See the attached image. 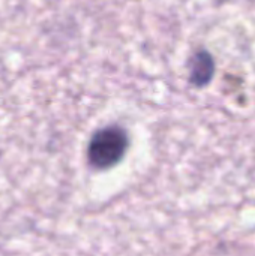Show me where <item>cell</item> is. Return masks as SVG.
Returning a JSON list of instances; mask_svg holds the SVG:
<instances>
[{
    "label": "cell",
    "mask_w": 255,
    "mask_h": 256,
    "mask_svg": "<svg viewBox=\"0 0 255 256\" xmlns=\"http://www.w3.org/2000/svg\"><path fill=\"white\" fill-rule=\"evenodd\" d=\"M129 147V138L123 128L111 124L96 130L87 147L89 165L95 170H108L116 166Z\"/></svg>",
    "instance_id": "obj_1"
},
{
    "label": "cell",
    "mask_w": 255,
    "mask_h": 256,
    "mask_svg": "<svg viewBox=\"0 0 255 256\" xmlns=\"http://www.w3.org/2000/svg\"><path fill=\"white\" fill-rule=\"evenodd\" d=\"M212 74H213V68L210 64L209 57H206L204 54L197 56L191 69V81L195 86H204L210 80Z\"/></svg>",
    "instance_id": "obj_2"
}]
</instances>
